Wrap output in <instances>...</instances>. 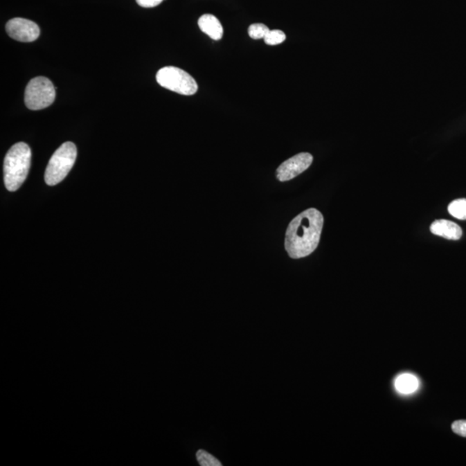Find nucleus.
I'll return each instance as SVG.
<instances>
[{
    "mask_svg": "<svg viewBox=\"0 0 466 466\" xmlns=\"http://www.w3.org/2000/svg\"><path fill=\"white\" fill-rule=\"evenodd\" d=\"M269 30H271L264 24H253L249 27L248 33L253 39H262V38L265 39Z\"/></svg>",
    "mask_w": 466,
    "mask_h": 466,
    "instance_id": "nucleus-13",
    "label": "nucleus"
},
{
    "mask_svg": "<svg viewBox=\"0 0 466 466\" xmlns=\"http://www.w3.org/2000/svg\"><path fill=\"white\" fill-rule=\"evenodd\" d=\"M286 40V35L280 30H269L267 36L265 38V44L268 45H278Z\"/></svg>",
    "mask_w": 466,
    "mask_h": 466,
    "instance_id": "nucleus-14",
    "label": "nucleus"
},
{
    "mask_svg": "<svg viewBox=\"0 0 466 466\" xmlns=\"http://www.w3.org/2000/svg\"><path fill=\"white\" fill-rule=\"evenodd\" d=\"M454 433L462 437H466V420H456L451 425Z\"/></svg>",
    "mask_w": 466,
    "mask_h": 466,
    "instance_id": "nucleus-15",
    "label": "nucleus"
},
{
    "mask_svg": "<svg viewBox=\"0 0 466 466\" xmlns=\"http://www.w3.org/2000/svg\"><path fill=\"white\" fill-rule=\"evenodd\" d=\"M448 212L454 218L458 219H466V199H455L448 206Z\"/></svg>",
    "mask_w": 466,
    "mask_h": 466,
    "instance_id": "nucleus-11",
    "label": "nucleus"
},
{
    "mask_svg": "<svg viewBox=\"0 0 466 466\" xmlns=\"http://www.w3.org/2000/svg\"><path fill=\"white\" fill-rule=\"evenodd\" d=\"M313 160V156L310 153L297 154L278 167L276 170V177L280 181L292 180L306 171L311 166Z\"/></svg>",
    "mask_w": 466,
    "mask_h": 466,
    "instance_id": "nucleus-7",
    "label": "nucleus"
},
{
    "mask_svg": "<svg viewBox=\"0 0 466 466\" xmlns=\"http://www.w3.org/2000/svg\"><path fill=\"white\" fill-rule=\"evenodd\" d=\"M324 217L315 208H310L289 223L286 231L285 250L289 257L300 259L316 250L320 243Z\"/></svg>",
    "mask_w": 466,
    "mask_h": 466,
    "instance_id": "nucleus-1",
    "label": "nucleus"
},
{
    "mask_svg": "<svg viewBox=\"0 0 466 466\" xmlns=\"http://www.w3.org/2000/svg\"><path fill=\"white\" fill-rule=\"evenodd\" d=\"M77 149L75 143L66 142L55 150L48 163L44 180L48 186H55L64 180L75 165Z\"/></svg>",
    "mask_w": 466,
    "mask_h": 466,
    "instance_id": "nucleus-3",
    "label": "nucleus"
},
{
    "mask_svg": "<svg viewBox=\"0 0 466 466\" xmlns=\"http://www.w3.org/2000/svg\"><path fill=\"white\" fill-rule=\"evenodd\" d=\"M31 163V150L26 143L14 145L3 162V178L7 189L15 192L26 180Z\"/></svg>",
    "mask_w": 466,
    "mask_h": 466,
    "instance_id": "nucleus-2",
    "label": "nucleus"
},
{
    "mask_svg": "<svg viewBox=\"0 0 466 466\" xmlns=\"http://www.w3.org/2000/svg\"><path fill=\"white\" fill-rule=\"evenodd\" d=\"M196 458L201 466H222L220 461L217 460L215 456L204 450H199L196 454Z\"/></svg>",
    "mask_w": 466,
    "mask_h": 466,
    "instance_id": "nucleus-12",
    "label": "nucleus"
},
{
    "mask_svg": "<svg viewBox=\"0 0 466 466\" xmlns=\"http://www.w3.org/2000/svg\"><path fill=\"white\" fill-rule=\"evenodd\" d=\"M55 89L53 83L45 77H36L28 83L24 102L30 110H42L54 103Z\"/></svg>",
    "mask_w": 466,
    "mask_h": 466,
    "instance_id": "nucleus-5",
    "label": "nucleus"
},
{
    "mask_svg": "<svg viewBox=\"0 0 466 466\" xmlns=\"http://www.w3.org/2000/svg\"><path fill=\"white\" fill-rule=\"evenodd\" d=\"M6 30L7 34L14 40L23 43H31L40 36V28L36 23L21 17H15L8 21Z\"/></svg>",
    "mask_w": 466,
    "mask_h": 466,
    "instance_id": "nucleus-6",
    "label": "nucleus"
},
{
    "mask_svg": "<svg viewBox=\"0 0 466 466\" xmlns=\"http://www.w3.org/2000/svg\"><path fill=\"white\" fill-rule=\"evenodd\" d=\"M431 233L447 240H460L463 232L456 223L447 219H438L430 226Z\"/></svg>",
    "mask_w": 466,
    "mask_h": 466,
    "instance_id": "nucleus-8",
    "label": "nucleus"
},
{
    "mask_svg": "<svg viewBox=\"0 0 466 466\" xmlns=\"http://www.w3.org/2000/svg\"><path fill=\"white\" fill-rule=\"evenodd\" d=\"M199 29L213 40H220L223 37V27L219 20L212 14H205L198 21Z\"/></svg>",
    "mask_w": 466,
    "mask_h": 466,
    "instance_id": "nucleus-9",
    "label": "nucleus"
},
{
    "mask_svg": "<svg viewBox=\"0 0 466 466\" xmlns=\"http://www.w3.org/2000/svg\"><path fill=\"white\" fill-rule=\"evenodd\" d=\"M156 82L164 89L182 96H192L198 91L195 80L184 70L169 66L156 73Z\"/></svg>",
    "mask_w": 466,
    "mask_h": 466,
    "instance_id": "nucleus-4",
    "label": "nucleus"
},
{
    "mask_svg": "<svg viewBox=\"0 0 466 466\" xmlns=\"http://www.w3.org/2000/svg\"><path fill=\"white\" fill-rule=\"evenodd\" d=\"M138 5L143 7V8H153L159 6L163 0H136Z\"/></svg>",
    "mask_w": 466,
    "mask_h": 466,
    "instance_id": "nucleus-16",
    "label": "nucleus"
},
{
    "mask_svg": "<svg viewBox=\"0 0 466 466\" xmlns=\"http://www.w3.org/2000/svg\"><path fill=\"white\" fill-rule=\"evenodd\" d=\"M418 386V380L411 374H402L395 380V388L402 394H411Z\"/></svg>",
    "mask_w": 466,
    "mask_h": 466,
    "instance_id": "nucleus-10",
    "label": "nucleus"
}]
</instances>
